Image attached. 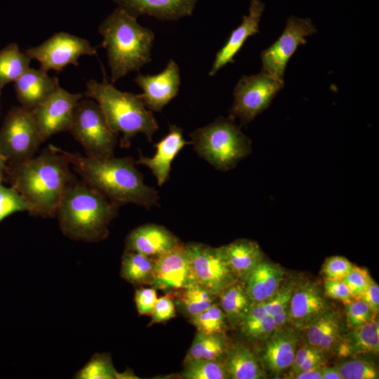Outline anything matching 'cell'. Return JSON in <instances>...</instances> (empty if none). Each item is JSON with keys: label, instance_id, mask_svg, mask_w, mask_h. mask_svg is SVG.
Returning <instances> with one entry per match:
<instances>
[{"label": "cell", "instance_id": "1", "mask_svg": "<svg viewBox=\"0 0 379 379\" xmlns=\"http://www.w3.org/2000/svg\"><path fill=\"white\" fill-rule=\"evenodd\" d=\"M76 178L67 159L49 147L27 160L7 163L5 171V181L28 204V213L46 218L56 216L66 188Z\"/></svg>", "mask_w": 379, "mask_h": 379}, {"label": "cell", "instance_id": "2", "mask_svg": "<svg viewBox=\"0 0 379 379\" xmlns=\"http://www.w3.org/2000/svg\"><path fill=\"white\" fill-rule=\"evenodd\" d=\"M48 147L62 154L83 182L117 206L134 204L149 208L158 204L157 192L145 185L132 157L93 158L53 145Z\"/></svg>", "mask_w": 379, "mask_h": 379}, {"label": "cell", "instance_id": "3", "mask_svg": "<svg viewBox=\"0 0 379 379\" xmlns=\"http://www.w3.org/2000/svg\"><path fill=\"white\" fill-rule=\"evenodd\" d=\"M118 208L106 197L82 180H74L66 188L57 209L59 226L68 238L96 242L108 234V225Z\"/></svg>", "mask_w": 379, "mask_h": 379}, {"label": "cell", "instance_id": "4", "mask_svg": "<svg viewBox=\"0 0 379 379\" xmlns=\"http://www.w3.org/2000/svg\"><path fill=\"white\" fill-rule=\"evenodd\" d=\"M102 46L106 50L110 82L115 84L131 72H138L152 61L154 32L117 7L100 24Z\"/></svg>", "mask_w": 379, "mask_h": 379}, {"label": "cell", "instance_id": "5", "mask_svg": "<svg viewBox=\"0 0 379 379\" xmlns=\"http://www.w3.org/2000/svg\"><path fill=\"white\" fill-rule=\"evenodd\" d=\"M84 95L98 103L110 128L117 135L122 133L121 148L129 147L131 139L138 133H143L151 142L159 129L153 112L145 106L139 94L121 91L105 77L101 82L88 80Z\"/></svg>", "mask_w": 379, "mask_h": 379}, {"label": "cell", "instance_id": "6", "mask_svg": "<svg viewBox=\"0 0 379 379\" xmlns=\"http://www.w3.org/2000/svg\"><path fill=\"white\" fill-rule=\"evenodd\" d=\"M190 137L197 153L222 171L234 168L251 151V140L230 117H219Z\"/></svg>", "mask_w": 379, "mask_h": 379}, {"label": "cell", "instance_id": "7", "mask_svg": "<svg viewBox=\"0 0 379 379\" xmlns=\"http://www.w3.org/2000/svg\"><path fill=\"white\" fill-rule=\"evenodd\" d=\"M69 131L82 146L86 156L114 157L118 135L110 128L100 107L92 99L86 98L78 101Z\"/></svg>", "mask_w": 379, "mask_h": 379}, {"label": "cell", "instance_id": "8", "mask_svg": "<svg viewBox=\"0 0 379 379\" xmlns=\"http://www.w3.org/2000/svg\"><path fill=\"white\" fill-rule=\"evenodd\" d=\"M42 142L32 111L22 106L11 107L0 128V153L7 163L32 158Z\"/></svg>", "mask_w": 379, "mask_h": 379}, {"label": "cell", "instance_id": "9", "mask_svg": "<svg viewBox=\"0 0 379 379\" xmlns=\"http://www.w3.org/2000/svg\"><path fill=\"white\" fill-rule=\"evenodd\" d=\"M283 86V79L263 70L257 74L244 75L234 88L229 117L238 118L243 124L249 123L269 107Z\"/></svg>", "mask_w": 379, "mask_h": 379}, {"label": "cell", "instance_id": "10", "mask_svg": "<svg viewBox=\"0 0 379 379\" xmlns=\"http://www.w3.org/2000/svg\"><path fill=\"white\" fill-rule=\"evenodd\" d=\"M24 53L31 59L36 60L41 69L59 72L68 65L79 66L78 60L81 56L96 55L97 51L87 39L60 32Z\"/></svg>", "mask_w": 379, "mask_h": 379}, {"label": "cell", "instance_id": "11", "mask_svg": "<svg viewBox=\"0 0 379 379\" xmlns=\"http://www.w3.org/2000/svg\"><path fill=\"white\" fill-rule=\"evenodd\" d=\"M196 282L217 298L238 279L227 265L220 247L190 243L185 245Z\"/></svg>", "mask_w": 379, "mask_h": 379}, {"label": "cell", "instance_id": "12", "mask_svg": "<svg viewBox=\"0 0 379 379\" xmlns=\"http://www.w3.org/2000/svg\"><path fill=\"white\" fill-rule=\"evenodd\" d=\"M316 32L310 18L289 17L281 36L269 48L262 51V70L283 79L291 57L300 45L306 44V37Z\"/></svg>", "mask_w": 379, "mask_h": 379}, {"label": "cell", "instance_id": "13", "mask_svg": "<svg viewBox=\"0 0 379 379\" xmlns=\"http://www.w3.org/2000/svg\"><path fill=\"white\" fill-rule=\"evenodd\" d=\"M82 93H72L60 86L32 112L43 142L52 135L69 131L74 107Z\"/></svg>", "mask_w": 379, "mask_h": 379}, {"label": "cell", "instance_id": "14", "mask_svg": "<svg viewBox=\"0 0 379 379\" xmlns=\"http://www.w3.org/2000/svg\"><path fill=\"white\" fill-rule=\"evenodd\" d=\"M194 283L185 245L180 244L155 259L152 287L171 293Z\"/></svg>", "mask_w": 379, "mask_h": 379}, {"label": "cell", "instance_id": "15", "mask_svg": "<svg viewBox=\"0 0 379 379\" xmlns=\"http://www.w3.org/2000/svg\"><path fill=\"white\" fill-rule=\"evenodd\" d=\"M133 81L142 91L139 96L145 106L152 112H161L178 94L180 68L173 59H170L161 72L153 75L138 73Z\"/></svg>", "mask_w": 379, "mask_h": 379}, {"label": "cell", "instance_id": "16", "mask_svg": "<svg viewBox=\"0 0 379 379\" xmlns=\"http://www.w3.org/2000/svg\"><path fill=\"white\" fill-rule=\"evenodd\" d=\"M300 335L295 327L277 328L266 340L260 356L265 371L277 378L290 368L297 350Z\"/></svg>", "mask_w": 379, "mask_h": 379}, {"label": "cell", "instance_id": "17", "mask_svg": "<svg viewBox=\"0 0 379 379\" xmlns=\"http://www.w3.org/2000/svg\"><path fill=\"white\" fill-rule=\"evenodd\" d=\"M328 308L323 288L307 281L294 288L289 301L288 321L293 327L304 328Z\"/></svg>", "mask_w": 379, "mask_h": 379}, {"label": "cell", "instance_id": "18", "mask_svg": "<svg viewBox=\"0 0 379 379\" xmlns=\"http://www.w3.org/2000/svg\"><path fill=\"white\" fill-rule=\"evenodd\" d=\"M265 7L261 0H251L248 14L243 16L241 24L232 31L226 43L217 52L209 76H214L227 64L234 62V56L247 39L259 33V23Z\"/></svg>", "mask_w": 379, "mask_h": 379}, {"label": "cell", "instance_id": "19", "mask_svg": "<svg viewBox=\"0 0 379 379\" xmlns=\"http://www.w3.org/2000/svg\"><path fill=\"white\" fill-rule=\"evenodd\" d=\"M117 7L135 18L149 15L160 20L191 16L198 0H112Z\"/></svg>", "mask_w": 379, "mask_h": 379}, {"label": "cell", "instance_id": "20", "mask_svg": "<svg viewBox=\"0 0 379 379\" xmlns=\"http://www.w3.org/2000/svg\"><path fill=\"white\" fill-rule=\"evenodd\" d=\"M191 142L186 141L181 128L173 124L169 126L168 133L154 145L156 152L152 157L140 155L135 164L147 166L161 186L168 180L171 163L180 151Z\"/></svg>", "mask_w": 379, "mask_h": 379}, {"label": "cell", "instance_id": "21", "mask_svg": "<svg viewBox=\"0 0 379 379\" xmlns=\"http://www.w3.org/2000/svg\"><path fill=\"white\" fill-rule=\"evenodd\" d=\"M180 244L178 239L163 226L147 224L131 232L126 240V251L157 258Z\"/></svg>", "mask_w": 379, "mask_h": 379}, {"label": "cell", "instance_id": "22", "mask_svg": "<svg viewBox=\"0 0 379 379\" xmlns=\"http://www.w3.org/2000/svg\"><path fill=\"white\" fill-rule=\"evenodd\" d=\"M57 77L41 69L29 68L15 81L14 89L21 106L33 110L46 100L59 86Z\"/></svg>", "mask_w": 379, "mask_h": 379}, {"label": "cell", "instance_id": "23", "mask_svg": "<svg viewBox=\"0 0 379 379\" xmlns=\"http://www.w3.org/2000/svg\"><path fill=\"white\" fill-rule=\"evenodd\" d=\"M224 260L236 278L244 283L252 270L264 260L259 245L241 239L220 247Z\"/></svg>", "mask_w": 379, "mask_h": 379}, {"label": "cell", "instance_id": "24", "mask_svg": "<svg viewBox=\"0 0 379 379\" xmlns=\"http://www.w3.org/2000/svg\"><path fill=\"white\" fill-rule=\"evenodd\" d=\"M285 272L278 264L263 260L244 281L246 291L253 303L263 302L279 289Z\"/></svg>", "mask_w": 379, "mask_h": 379}, {"label": "cell", "instance_id": "25", "mask_svg": "<svg viewBox=\"0 0 379 379\" xmlns=\"http://www.w3.org/2000/svg\"><path fill=\"white\" fill-rule=\"evenodd\" d=\"M307 344L324 353L335 349L343 336L342 324L338 314L327 309L305 328Z\"/></svg>", "mask_w": 379, "mask_h": 379}, {"label": "cell", "instance_id": "26", "mask_svg": "<svg viewBox=\"0 0 379 379\" xmlns=\"http://www.w3.org/2000/svg\"><path fill=\"white\" fill-rule=\"evenodd\" d=\"M337 353L342 357H357L361 354L378 353L379 324L375 318L361 326L351 328L343 335L336 346Z\"/></svg>", "mask_w": 379, "mask_h": 379}, {"label": "cell", "instance_id": "27", "mask_svg": "<svg viewBox=\"0 0 379 379\" xmlns=\"http://www.w3.org/2000/svg\"><path fill=\"white\" fill-rule=\"evenodd\" d=\"M222 360L229 378H265L260 360L248 347L243 345L229 347Z\"/></svg>", "mask_w": 379, "mask_h": 379}, {"label": "cell", "instance_id": "28", "mask_svg": "<svg viewBox=\"0 0 379 379\" xmlns=\"http://www.w3.org/2000/svg\"><path fill=\"white\" fill-rule=\"evenodd\" d=\"M218 298L227 321L233 326H239L253 304L244 283L239 280L226 287Z\"/></svg>", "mask_w": 379, "mask_h": 379}, {"label": "cell", "instance_id": "29", "mask_svg": "<svg viewBox=\"0 0 379 379\" xmlns=\"http://www.w3.org/2000/svg\"><path fill=\"white\" fill-rule=\"evenodd\" d=\"M171 293L175 305L189 318L216 302L217 297L197 283Z\"/></svg>", "mask_w": 379, "mask_h": 379}, {"label": "cell", "instance_id": "30", "mask_svg": "<svg viewBox=\"0 0 379 379\" xmlns=\"http://www.w3.org/2000/svg\"><path fill=\"white\" fill-rule=\"evenodd\" d=\"M228 348L224 333L206 334L197 331L184 361L197 359L222 360Z\"/></svg>", "mask_w": 379, "mask_h": 379}, {"label": "cell", "instance_id": "31", "mask_svg": "<svg viewBox=\"0 0 379 379\" xmlns=\"http://www.w3.org/2000/svg\"><path fill=\"white\" fill-rule=\"evenodd\" d=\"M155 259L135 251H125L121 258V277L135 286L150 284Z\"/></svg>", "mask_w": 379, "mask_h": 379}, {"label": "cell", "instance_id": "32", "mask_svg": "<svg viewBox=\"0 0 379 379\" xmlns=\"http://www.w3.org/2000/svg\"><path fill=\"white\" fill-rule=\"evenodd\" d=\"M32 59L22 53L15 43L0 51V95L3 88L15 81L30 68Z\"/></svg>", "mask_w": 379, "mask_h": 379}, {"label": "cell", "instance_id": "33", "mask_svg": "<svg viewBox=\"0 0 379 379\" xmlns=\"http://www.w3.org/2000/svg\"><path fill=\"white\" fill-rule=\"evenodd\" d=\"M128 373H119L114 368L111 358L107 354H95L75 375L77 379L128 378Z\"/></svg>", "mask_w": 379, "mask_h": 379}, {"label": "cell", "instance_id": "34", "mask_svg": "<svg viewBox=\"0 0 379 379\" xmlns=\"http://www.w3.org/2000/svg\"><path fill=\"white\" fill-rule=\"evenodd\" d=\"M295 286L293 281L280 286L272 297L259 302L265 311L272 316L277 328L285 326L288 321L289 301Z\"/></svg>", "mask_w": 379, "mask_h": 379}, {"label": "cell", "instance_id": "35", "mask_svg": "<svg viewBox=\"0 0 379 379\" xmlns=\"http://www.w3.org/2000/svg\"><path fill=\"white\" fill-rule=\"evenodd\" d=\"M181 377L185 379L229 378L223 360L197 359L185 361Z\"/></svg>", "mask_w": 379, "mask_h": 379}, {"label": "cell", "instance_id": "36", "mask_svg": "<svg viewBox=\"0 0 379 379\" xmlns=\"http://www.w3.org/2000/svg\"><path fill=\"white\" fill-rule=\"evenodd\" d=\"M190 319L197 331L206 334L224 333L227 321L225 313L218 302H215Z\"/></svg>", "mask_w": 379, "mask_h": 379}, {"label": "cell", "instance_id": "37", "mask_svg": "<svg viewBox=\"0 0 379 379\" xmlns=\"http://www.w3.org/2000/svg\"><path fill=\"white\" fill-rule=\"evenodd\" d=\"M341 379H376L378 371L371 361L361 359H351L335 366Z\"/></svg>", "mask_w": 379, "mask_h": 379}, {"label": "cell", "instance_id": "38", "mask_svg": "<svg viewBox=\"0 0 379 379\" xmlns=\"http://www.w3.org/2000/svg\"><path fill=\"white\" fill-rule=\"evenodd\" d=\"M239 326L241 332L253 340H267L277 328L272 315L244 320Z\"/></svg>", "mask_w": 379, "mask_h": 379}, {"label": "cell", "instance_id": "39", "mask_svg": "<svg viewBox=\"0 0 379 379\" xmlns=\"http://www.w3.org/2000/svg\"><path fill=\"white\" fill-rule=\"evenodd\" d=\"M29 211L28 204L19 193L12 187H5L0 181V221L13 213Z\"/></svg>", "mask_w": 379, "mask_h": 379}, {"label": "cell", "instance_id": "40", "mask_svg": "<svg viewBox=\"0 0 379 379\" xmlns=\"http://www.w3.org/2000/svg\"><path fill=\"white\" fill-rule=\"evenodd\" d=\"M346 322L350 328H357L376 318L370 307L361 299L345 304Z\"/></svg>", "mask_w": 379, "mask_h": 379}, {"label": "cell", "instance_id": "41", "mask_svg": "<svg viewBox=\"0 0 379 379\" xmlns=\"http://www.w3.org/2000/svg\"><path fill=\"white\" fill-rule=\"evenodd\" d=\"M354 266L344 256H331L323 263L321 274L324 279H342L353 270Z\"/></svg>", "mask_w": 379, "mask_h": 379}, {"label": "cell", "instance_id": "42", "mask_svg": "<svg viewBox=\"0 0 379 379\" xmlns=\"http://www.w3.org/2000/svg\"><path fill=\"white\" fill-rule=\"evenodd\" d=\"M342 280L348 287L354 300H357L359 299L373 279L366 269L354 266Z\"/></svg>", "mask_w": 379, "mask_h": 379}, {"label": "cell", "instance_id": "43", "mask_svg": "<svg viewBox=\"0 0 379 379\" xmlns=\"http://www.w3.org/2000/svg\"><path fill=\"white\" fill-rule=\"evenodd\" d=\"M151 315L150 324L166 321L175 317V305L169 293L157 298Z\"/></svg>", "mask_w": 379, "mask_h": 379}, {"label": "cell", "instance_id": "44", "mask_svg": "<svg viewBox=\"0 0 379 379\" xmlns=\"http://www.w3.org/2000/svg\"><path fill=\"white\" fill-rule=\"evenodd\" d=\"M323 291L326 297L345 304L354 300L348 287L342 279H324Z\"/></svg>", "mask_w": 379, "mask_h": 379}, {"label": "cell", "instance_id": "45", "mask_svg": "<svg viewBox=\"0 0 379 379\" xmlns=\"http://www.w3.org/2000/svg\"><path fill=\"white\" fill-rule=\"evenodd\" d=\"M157 300L156 288H140L135 293L137 310L140 315L152 314Z\"/></svg>", "mask_w": 379, "mask_h": 379}, {"label": "cell", "instance_id": "46", "mask_svg": "<svg viewBox=\"0 0 379 379\" xmlns=\"http://www.w3.org/2000/svg\"><path fill=\"white\" fill-rule=\"evenodd\" d=\"M359 299L365 302L374 314L378 315L379 311V287L378 284L372 280Z\"/></svg>", "mask_w": 379, "mask_h": 379}, {"label": "cell", "instance_id": "47", "mask_svg": "<svg viewBox=\"0 0 379 379\" xmlns=\"http://www.w3.org/2000/svg\"><path fill=\"white\" fill-rule=\"evenodd\" d=\"M324 353L319 349L313 347L309 344L302 346L300 349H297L293 361L291 365V371L296 369L302 361L310 357L315 356Z\"/></svg>", "mask_w": 379, "mask_h": 379}, {"label": "cell", "instance_id": "48", "mask_svg": "<svg viewBox=\"0 0 379 379\" xmlns=\"http://www.w3.org/2000/svg\"><path fill=\"white\" fill-rule=\"evenodd\" d=\"M324 365V353L310 357L304 359L296 369L291 371L289 377H287V378H289L291 375L294 374L311 370Z\"/></svg>", "mask_w": 379, "mask_h": 379}, {"label": "cell", "instance_id": "49", "mask_svg": "<svg viewBox=\"0 0 379 379\" xmlns=\"http://www.w3.org/2000/svg\"><path fill=\"white\" fill-rule=\"evenodd\" d=\"M322 366L294 374L289 378L294 379H322Z\"/></svg>", "mask_w": 379, "mask_h": 379}, {"label": "cell", "instance_id": "50", "mask_svg": "<svg viewBox=\"0 0 379 379\" xmlns=\"http://www.w3.org/2000/svg\"><path fill=\"white\" fill-rule=\"evenodd\" d=\"M322 379H341L339 372L335 366H322Z\"/></svg>", "mask_w": 379, "mask_h": 379}, {"label": "cell", "instance_id": "51", "mask_svg": "<svg viewBox=\"0 0 379 379\" xmlns=\"http://www.w3.org/2000/svg\"><path fill=\"white\" fill-rule=\"evenodd\" d=\"M7 165V161L0 153V181L5 180V171Z\"/></svg>", "mask_w": 379, "mask_h": 379}]
</instances>
